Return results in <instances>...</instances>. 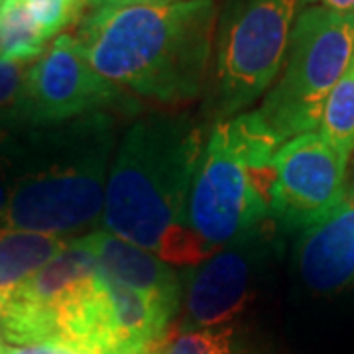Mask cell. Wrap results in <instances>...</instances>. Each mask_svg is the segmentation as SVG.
<instances>
[{
  "mask_svg": "<svg viewBox=\"0 0 354 354\" xmlns=\"http://www.w3.org/2000/svg\"><path fill=\"white\" fill-rule=\"evenodd\" d=\"M114 148L111 113L39 127L26 142L0 130V165L10 183L2 227L65 239L97 225Z\"/></svg>",
  "mask_w": 354,
  "mask_h": 354,
  "instance_id": "3957f363",
  "label": "cell"
},
{
  "mask_svg": "<svg viewBox=\"0 0 354 354\" xmlns=\"http://www.w3.org/2000/svg\"><path fill=\"white\" fill-rule=\"evenodd\" d=\"M24 4L46 41L59 36L62 30L77 20L71 0H24Z\"/></svg>",
  "mask_w": 354,
  "mask_h": 354,
  "instance_id": "ac0fdd59",
  "label": "cell"
},
{
  "mask_svg": "<svg viewBox=\"0 0 354 354\" xmlns=\"http://www.w3.org/2000/svg\"><path fill=\"white\" fill-rule=\"evenodd\" d=\"M2 348H4V339H2V330H0V354H2Z\"/></svg>",
  "mask_w": 354,
  "mask_h": 354,
  "instance_id": "d4e9b609",
  "label": "cell"
},
{
  "mask_svg": "<svg viewBox=\"0 0 354 354\" xmlns=\"http://www.w3.org/2000/svg\"><path fill=\"white\" fill-rule=\"evenodd\" d=\"M85 239L104 276L179 309L183 286L174 266L104 228L93 230Z\"/></svg>",
  "mask_w": 354,
  "mask_h": 354,
  "instance_id": "7c38bea8",
  "label": "cell"
},
{
  "mask_svg": "<svg viewBox=\"0 0 354 354\" xmlns=\"http://www.w3.org/2000/svg\"><path fill=\"white\" fill-rule=\"evenodd\" d=\"M297 270L307 288L329 293L354 286V199L346 195L329 215L305 228Z\"/></svg>",
  "mask_w": 354,
  "mask_h": 354,
  "instance_id": "8fae6325",
  "label": "cell"
},
{
  "mask_svg": "<svg viewBox=\"0 0 354 354\" xmlns=\"http://www.w3.org/2000/svg\"><path fill=\"white\" fill-rule=\"evenodd\" d=\"M205 124L187 114L146 116L122 136L106 177L102 228L171 266L211 258L187 227Z\"/></svg>",
  "mask_w": 354,
  "mask_h": 354,
  "instance_id": "6da1fadb",
  "label": "cell"
},
{
  "mask_svg": "<svg viewBox=\"0 0 354 354\" xmlns=\"http://www.w3.org/2000/svg\"><path fill=\"white\" fill-rule=\"evenodd\" d=\"M281 146L258 111L213 124L187 205V227L211 256L272 216L274 158Z\"/></svg>",
  "mask_w": 354,
  "mask_h": 354,
  "instance_id": "277c9868",
  "label": "cell"
},
{
  "mask_svg": "<svg viewBox=\"0 0 354 354\" xmlns=\"http://www.w3.org/2000/svg\"><path fill=\"white\" fill-rule=\"evenodd\" d=\"M30 65L32 64L0 57V124H16Z\"/></svg>",
  "mask_w": 354,
  "mask_h": 354,
  "instance_id": "e0dca14e",
  "label": "cell"
},
{
  "mask_svg": "<svg viewBox=\"0 0 354 354\" xmlns=\"http://www.w3.org/2000/svg\"><path fill=\"white\" fill-rule=\"evenodd\" d=\"M354 57V16L311 4L297 16L290 48L258 109L276 138L317 132L325 101Z\"/></svg>",
  "mask_w": 354,
  "mask_h": 354,
  "instance_id": "8992f818",
  "label": "cell"
},
{
  "mask_svg": "<svg viewBox=\"0 0 354 354\" xmlns=\"http://www.w3.org/2000/svg\"><path fill=\"white\" fill-rule=\"evenodd\" d=\"M317 132L346 160L354 152V57L329 93Z\"/></svg>",
  "mask_w": 354,
  "mask_h": 354,
  "instance_id": "5bb4252c",
  "label": "cell"
},
{
  "mask_svg": "<svg viewBox=\"0 0 354 354\" xmlns=\"http://www.w3.org/2000/svg\"><path fill=\"white\" fill-rule=\"evenodd\" d=\"M346 164L319 132L288 140L274 158L270 215L288 228L313 227L346 197Z\"/></svg>",
  "mask_w": 354,
  "mask_h": 354,
  "instance_id": "ba28073f",
  "label": "cell"
},
{
  "mask_svg": "<svg viewBox=\"0 0 354 354\" xmlns=\"http://www.w3.org/2000/svg\"><path fill=\"white\" fill-rule=\"evenodd\" d=\"M258 230L195 268L185 288V323L191 330L223 327L244 311L252 288V241Z\"/></svg>",
  "mask_w": 354,
  "mask_h": 354,
  "instance_id": "30bf717a",
  "label": "cell"
},
{
  "mask_svg": "<svg viewBox=\"0 0 354 354\" xmlns=\"http://www.w3.org/2000/svg\"><path fill=\"white\" fill-rule=\"evenodd\" d=\"M138 354H158V353H156V348H153V351H144V353H138Z\"/></svg>",
  "mask_w": 354,
  "mask_h": 354,
  "instance_id": "484cf974",
  "label": "cell"
},
{
  "mask_svg": "<svg viewBox=\"0 0 354 354\" xmlns=\"http://www.w3.org/2000/svg\"><path fill=\"white\" fill-rule=\"evenodd\" d=\"M87 4H91V0H71V8H73V14H75L77 20L81 18L83 10L87 8Z\"/></svg>",
  "mask_w": 354,
  "mask_h": 354,
  "instance_id": "603a6c76",
  "label": "cell"
},
{
  "mask_svg": "<svg viewBox=\"0 0 354 354\" xmlns=\"http://www.w3.org/2000/svg\"><path fill=\"white\" fill-rule=\"evenodd\" d=\"M127 106H132L127 91L88 65L75 36L59 34L28 69L14 127H53L87 114L124 111Z\"/></svg>",
  "mask_w": 354,
  "mask_h": 354,
  "instance_id": "52a82bcc",
  "label": "cell"
},
{
  "mask_svg": "<svg viewBox=\"0 0 354 354\" xmlns=\"http://www.w3.org/2000/svg\"><path fill=\"white\" fill-rule=\"evenodd\" d=\"M216 0L99 6L83 18L77 44L88 65L127 93L162 104L205 93Z\"/></svg>",
  "mask_w": 354,
  "mask_h": 354,
  "instance_id": "7a4b0ae2",
  "label": "cell"
},
{
  "mask_svg": "<svg viewBox=\"0 0 354 354\" xmlns=\"http://www.w3.org/2000/svg\"><path fill=\"white\" fill-rule=\"evenodd\" d=\"M158 354H236V335L230 327L187 330L164 344Z\"/></svg>",
  "mask_w": 354,
  "mask_h": 354,
  "instance_id": "2e32d148",
  "label": "cell"
},
{
  "mask_svg": "<svg viewBox=\"0 0 354 354\" xmlns=\"http://www.w3.org/2000/svg\"><path fill=\"white\" fill-rule=\"evenodd\" d=\"M167 4V2H179V0H91L93 8L99 6H132V4Z\"/></svg>",
  "mask_w": 354,
  "mask_h": 354,
  "instance_id": "ffe728a7",
  "label": "cell"
},
{
  "mask_svg": "<svg viewBox=\"0 0 354 354\" xmlns=\"http://www.w3.org/2000/svg\"><path fill=\"white\" fill-rule=\"evenodd\" d=\"M319 6L344 16H354V0H315Z\"/></svg>",
  "mask_w": 354,
  "mask_h": 354,
  "instance_id": "44dd1931",
  "label": "cell"
},
{
  "mask_svg": "<svg viewBox=\"0 0 354 354\" xmlns=\"http://www.w3.org/2000/svg\"><path fill=\"white\" fill-rule=\"evenodd\" d=\"M99 262L85 236L67 242L62 252L0 305V330L6 344L51 342L55 313L81 286L99 274Z\"/></svg>",
  "mask_w": 354,
  "mask_h": 354,
  "instance_id": "9c48e42d",
  "label": "cell"
},
{
  "mask_svg": "<svg viewBox=\"0 0 354 354\" xmlns=\"http://www.w3.org/2000/svg\"><path fill=\"white\" fill-rule=\"evenodd\" d=\"M18 2H24V0H0V8L8 6V4H18Z\"/></svg>",
  "mask_w": 354,
  "mask_h": 354,
  "instance_id": "cb8c5ba5",
  "label": "cell"
},
{
  "mask_svg": "<svg viewBox=\"0 0 354 354\" xmlns=\"http://www.w3.org/2000/svg\"><path fill=\"white\" fill-rule=\"evenodd\" d=\"M2 354H85L75 348H69L64 344H53V342H38V344H6Z\"/></svg>",
  "mask_w": 354,
  "mask_h": 354,
  "instance_id": "d6986e66",
  "label": "cell"
},
{
  "mask_svg": "<svg viewBox=\"0 0 354 354\" xmlns=\"http://www.w3.org/2000/svg\"><path fill=\"white\" fill-rule=\"evenodd\" d=\"M313 2L223 0L203 93V118L228 120L268 93L283 67L297 16Z\"/></svg>",
  "mask_w": 354,
  "mask_h": 354,
  "instance_id": "5b68a950",
  "label": "cell"
},
{
  "mask_svg": "<svg viewBox=\"0 0 354 354\" xmlns=\"http://www.w3.org/2000/svg\"><path fill=\"white\" fill-rule=\"evenodd\" d=\"M348 195L354 199V181H353V185H351V193H348Z\"/></svg>",
  "mask_w": 354,
  "mask_h": 354,
  "instance_id": "4316f807",
  "label": "cell"
},
{
  "mask_svg": "<svg viewBox=\"0 0 354 354\" xmlns=\"http://www.w3.org/2000/svg\"><path fill=\"white\" fill-rule=\"evenodd\" d=\"M46 44L24 2L0 8V57L32 64L46 50Z\"/></svg>",
  "mask_w": 354,
  "mask_h": 354,
  "instance_id": "9a60e30c",
  "label": "cell"
},
{
  "mask_svg": "<svg viewBox=\"0 0 354 354\" xmlns=\"http://www.w3.org/2000/svg\"><path fill=\"white\" fill-rule=\"evenodd\" d=\"M8 199H10V183H8V177L4 167L0 165V228L2 227V221L6 215V207H8Z\"/></svg>",
  "mask_w": 354,
  "mask_h": 354,
  "instance_id": "7402d4cb",
  "label": "cell"
},
{
  "mask_svg": "<svg viewBox=\"0 0 354 354\" xmlns=\"http://www.w3.org/2000/svg\"><path fill=\"white\" fill-rule=\"evenodd\" d=\"M62 236L0 228V305L67 246Z\"/></svg>",
  "mask_w": 354,
  "mask_h": 354,
  "instance_id": "4fadbf2b",
  "label": "cell"
}]
</instances>
